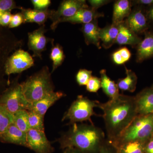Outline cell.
Segmentation results:
<instances>
[{
  "instance_id": "ac0fdd59",
  "label": "cell",
  "mask_w": 153,
  "mask_h": 153,
  "mask_svg": "<svg viewBox=\"0 0 153 153\" xmlns=\"http://www.w3.org/2000/svg\"><path fill=\"white\" fill-rule=\"evenodd\" d=\"M100 29L97 19L90 23L82 25L81 30L84 35L85 44L87 45L93 44L98 49L101 48L99 37Z\"/></svg>"
},
{
  "instance_id": "60d3db41",
  "label": "cell",
  "mask_w": 153,
  "mask_h": 153,
  "mask_svg": "<svg viewBox=\"0 0 153 153\" xmlns=\"http://www.w3.org/2000/svg\"><path fill=\"white\" fill-rule=\"evenodd\" d=\"M144 152L145 153H153V138L145 144Z\"/></svg>"
},
{
  "instance_id": "b9f144b4",
  "label": "cell",
  "mask_w": 153,
  "mask_h": 153,
  "mask_svg": "<svg viewBox=\"0 0 153 153\" xmlns=\"http://www.w3.org/2000/svg\"><path fill=\"white\" fill-rule=\"evenodd\" d=\"M63 150V153H84L77 149L73 148H67Z\"/></svg>"
},
{
  "instance_id": "5bb4252c",
  "label": "cell",
  "mask_w": 153,
  "mask_h": 153,
  "mask_svg": "<svg viewBox=\"0 0 153 153\" xmlns=\"http://www.w3.org/2000/svg\"><path fill=\"white\" fill-rule=\"evenodd\" d=\"M0 140L3 142L14 144L28 148L27 133L19 129L13 123L0 135Z\"/></svg>"
},
{
  "instance_id": "44dd1931",
  "label": "cell",
  "mask_w": 153,
  "mask_h": 153,
  "mask_svg": "<svg viewBox=\"0 0 153 153\" xmlns=\"http://www.w3.org/2000/svg\"><path fill=\"white\" fill-rule=\"evenodd\" d=\"M119 25L113 24L105 27L100 28L99 37L105 49L110 48L116 43L119 30Z\"/></svg>"
},
{
  "instance_id": "f35d334b",
  "label": "cell",
  "mask_w": 153,
  "mask_h": 153,
  "mask_svg": "<svg viewBox=\"0 0 153 153\" xmlns=\"http://www.w3.org/2000/svg\"><path fill=\"white\" fill-rule=\"evenodd\" d=\"M133 3L135 5L137 6H148V7L153 5V0H137L133 1Z\"/></svg>"
},
{
  "instance_id": "30bf717a",
  "label": "cell",
  "mask_w": 153,
  "mask_h": 153,
  "mask_svg": "<svg viewBox=\"0 0 153 153\" xmlns=\"http://www.w3.org/2000/svg\"><path fill=\"white\" fill-rule=\"evenodd\" d=\"M29 149L36 153H52L55 149L48 140L44 131L30 129L27 132Z\"/></svg>"
},
{
  "instance_id": "277c9868",
  "label": "cell",
  "mask_w": 153,
  "mask_h": 153,
  "mask_svg": "<svg viewBox=\"0 0 153 153\" xmlns=\"http://www.w3.org/2000/svg\"><path fill=\"white\" fill-rule=\"evenodd\" d=\"M21 84L23 94L30 104L53 92L55 88L48 66H44Z\"/></svg>"
},
{
  "instance_id": "74e56055",
  "label": "cell",
  "mask_w": 153,
  "mask_h": 153,
  "mask_svg": "<svg viewBox=\"0 0 153 153\" xmlns=\"http://www.w3.org/2000/svg\"><path fill=\"white\" fill-rule=\"evenodd\" d=\"M112 57L113 60L116 64L121 65L125 63L121 55L118 50L113 53Z\"/></svg>"
},
{
  "instance_id": "8992f818",
  "label": "cell",
  "mask_w": 153,
  "mask_h": 153,
  "mask_svg": "<svg viewBox=\"0 0 153 153\" xmlns=\"http://www.w3.org/2000/svg\"><path fill=\"white\" fill-rule=\"evenodd\" d=\"M30 105L23 94L21 84L18 82L6 91L0 98V105L13 115L22 110H28Z\"/></svg>"
},
{
  "instance_id": "7c38bea8",
  "label": "cell",
  "mask_w": 153,
  "mask_h": 153,
  "mask_svg": "<svg viewBox=\"0 0 153 153\" xmlns=\"http://www.w3.org/2000/svg\"><path fill=\"white\" fill-rule=\"evenodd\" d=\"M134 99L138 115L153 114V90L151 88H145Z\"/></svg>"
},
{
  "instance_id": "ba28073f",
  "label": "cell",
  "mask_w": 153,
  "mask_h": 153,
  "mask_svg": "<svg viewBox=\"0 0 153 153\" xmlns=\"http://www.w3.org/2000/svg\"><path fill=\"white\" fill-rule=\"evenodd\" d=\"M34 65L33 57L27 52L20 49L8 57L5 64V73L11 74L22 73Z\"/></svg>"
},
{
  "instance_id": "cb8c5ba5",
  "label": "cell",
  "mask_w": 153,
  "mask_h": 153,
  "mask_svg": "<svg viewBox=\"0 0 153 153\" xmlns=\"http://www.w3.org/2000/svg\"><path fill=\"white\" fill-rule=\"evenodd\" d=\"M54 40L51 41L52 47L51 48L50 58L53 62L52 69L51 73H53L59 66L62 65L65 58V55L63 52V48L60 44H54Z\"/></svg>"
},
{
  "instance_id": "6da1fadb",
  "label": "cell",
  "mask_w": 153,
  "mask_h": 153,
  "mask_svg": "<svg viewBox=\"0 0 153 153\" xmlns=\"http://www.w3.org/2000/svg\"><path fill=\"white\" fill-rule=\"evenodd\" d=\"M103 112L107 138L112 142L125 130L137 116L134 97L120 94L105 103H99Z\"/></svg>"
},
{
  "instance_id": "d6986e66",
  "label": "cell",
  "mask_w": 153,
  "mask_h": 153,
  "mask_svg": "<svg viewBox=\"0 0 153 153\" xmlns=\"http://www.w3.org/2000/svg\"><path fill=\"white\" fill-rule=\"evenodd\" d=\"M132 2L128 0H119L115 2L113 13L112 23L119 25L131 13Z\"/></svg>"
},
{
  "instance_id": "ffe728a7",
  "label": "cell",
  "mask_w": 153,
  "mask_h": 153,
  "mask_svg": "<svg viewBox=\"0 0 153 153\" xmlns=\"http://www.w3.org/2000/svg\"><path fill=\"white\" fill-rule=\"evenodd\" d=\"M21 12L24 19V23H35L40 26L44 25V23L49 19L51 10L39 11L35 9H25L21 8Z\"/></svg>"
},
{
  "instance_id": "484cf974",
  "label": "cell",
  "mask_w": 153,
  "mask_h": 153,
  "mask_svg": "<svg viewBox=\"0 0 153 153\" xmlns=\"http://www.w3.org/2000/svg\"><path fill=\"white\" fill-rule=\"evenodd\" d=\"M13 123L22 131L27 133L30 130L29 114L27 110L17 111L13 115Z\"/></svg>"
},
{
  "instance_id": "e575fe53",
  "label": "cell",
  "mask_w": 153,
  "mask_h": 153,
  "mask_svg": "<svg viewBox=\"0 0 153 153\" xmlns=\"http://www.w3.org/2000/svg\"><path fill=\"white\" fill-rule=\"evenodd\" d=\"M12 16L13 15L10 12L0 13V25L2 26H9Z\"/></svg>"
},
{
  "instance_id": "836d02e7",
  "label": "cell",
  "mask_w": 153,
  "mask_h": 153,
  "mask_svg": "<svg viewBox=\"0 0 153 153\" xmlns=\"http://www.w3.org/2000/svg\"><path fill=\"white\" fill-rule=\"evenodd\" d=\"M99 153H117V152L114 146L106 139L101 147Z\"/></svg>"
},
{
  "instance_id": "4fadbf2b",
  "label": "cell",
  "mask_w": 153,
  "mask_h": 153,
  "mask_svg": "<svg viewBox=\"0 0 153 153\" xmlns=\"http://www.w3.org/2000/svg\"><path fill=\"white\" fill-rule=\"evenodd\" d=\"M64 96L65 94L60 91H53L48 94L40 100L30 104L28 111H32L44 117L49 108Z\"/></svg>"
},
{
  "instance_id": "3957f363",
  "label": "cell",
  "mask_w": 153,
  "mask_h": 153,
  "mask_svg": "<svg viewBox=\"0 0 153 153\" xmlns=\"http://www.w3.org/2000/svg\"><path fill=\"white\" fill-rule=\"evenodd\" d=\"M153 137V114L138 115L116 139L110 142L115 147L129 142L138 141L145 144Z\"/></svg>"
},
{
  "instance_id": "f546056e",
  "label": "cell",
  "mask_w": 153,
  "mask_h": 153,
  "mask_svg": "<svg viewBox=\"0 0 153 153\" xmlns=\"http://www.w3.org/2000/svg\"><path fill=\"white\" fill-rule=\"evenodd\" d=\"M86 85V89L91 92H97L101 87V79L96 76H91Z\"/></svg>"
},
{
  "instance_id": "4dcf8cb0",
  "label": "cell",
  "mask_w": 153,
  "mask_h": 153,
  "mask_svg": "<svg viewBox=\"0 0 153 153\" xmlns=\"http://www.w3.org/2000/svg\"><path fill=\"white\" fill-rule=\"evenodd\" d=\"M21 7H17L16 3L12 0H0V13L5 12H10L13 9Z\"/></svg>"
},
{
  "instance_id": "d590c367",
  "label": "cell",
  "mask_w": 153,
  "mask_h": 153,
  "mask_svg": "<svg viewBox=\"0 0 153 153\" xmlns=\"http://www.w3.org/2000/svg\"><path fill=\"white\" fill-rule=\"evenodd\" d=\"M88 1L91 8L97 10L98 8L108 4L111 1L107 0H90Z\"/></svg>"
},
{
  "instance_id": "d4e9b609",
  "label": "cell",
  "mask_w": 153,
  "mask_h": 153,
  "mask_svg": "<svg viewBox=\"0 0 153 153\" xmlns=\"http://www.w3.org/2000/svg\"><path fill=\"white\" fill-rule=\"evenodd\" d=\"M145 144L138 141L129 142L115 147L117 153H144Z\"/></svg>"
},
{
  "instance_id": "603a6c76",
  "label": "cell",
  "mask_w": 153,
  "mask_h": 153,
  "mask_svg": "<svg viewBox=\"0 0 153 153\" xmlns=\"http://www.w3.org/2000/svg\"><path fill=\"white\" fill-rule=\"evenodd\" d=\"M126 76L123 79H119L117 85L119 89L122 91L133 92L136 90L137 81L136 74L130 69L125 67Z\"/></svg>"
},
{
  "instance_id": "7a4b0ae2",
  "label": "cell",
  "mask_w": 153,
  "mask_h": 153,
  "mask_svg": "<svg viewBox=\"0 0 153 153\" xmlns=\"http://www.w3.org/2000/svg\"><path fill=\"white\" fill-rule=\"evenodd\" d=\"M71 125L68 131L57 140L60 148L64 150L73 148L84 153H99L106 140L103 131L93 124Z\"/></svg>"
},
{
  "instance_id": "83f0119b",
  "label": "cell",
  "mask_w": 153,
  "mask_h": 153,
  "mask_svg": "<svg viewBox=\"0 0 153 153\" xmlns=\"http://www.w3.org/2000/svg\"><path fill=\"white\" fill-rule=\"evenodd\" d=\"M13 123V116L6 108L0 105V135Z\"/></svg>"
},
{
  "instance_id": "52a82bcc",
  "label": "cell",
  "mask_w": 153,
  "mask_h": 153,
  "mask_svg": "<svg viewBox=\"0 0 153 153\" xmlns=\"http://www.w3.org/2000/svg\"><path fill=\"white\" fill-rule=\"evenodd\" d=\"M84 0H65L60 4L57 10H51L49 19L52 21L50 27L55 31L63 20L74 16L79 10L88 7Z\"/></svg>"
},
{
  "instance_id": "e0dca14e",
  "label": "cell",
  "mask_w": 153,
  "mask_h": 153,
  "mask_svg": "<svg viewBox=\"0 0 153 153\" xmlns=\"http://www.w3.org/2000/svg\"><path fill=\"white\" fill-rule=\"evenodd\" d=\"M119 30L116 43L119 45H129L137 46L142 39L134 33L126 25L124 21L119 25Z\"/></svg>"
},
{
  "instance_id": "2e32d148",
  "label": "cell",
  "mask_w": 153,
  "mask_h": 153,
  "mask_svg": "<svg viewBox=\"0 0 153 153\" xmlns=\"http://www.w3.org/2000/svg\"><path fill=\"white\" fill-rule=\"evenodd\" d=\"M104 16L102 13H99L91 7L85 8L78 11L73 16L63 20L62 22H69L73 24H88L99 18Z\"/></svg>"
},
{
  "instance_id": "d6a6232c",
  "label": "cell",
  "mask_w": 153,
  "mask_h": 153,
  "mask_svg": "<svg viewBox=\"0 0 153 153\" xmlns=\"http://www.w3.org/2000/svg\"><path fill=\"white\" fill-rule=\"evenodd\" d=\"M24 23V19L22 13H19L12 16L9 25V27H16Z\"/></svg>"
},
{
  "instance_id": "5b68a950",
  "label": "cell",
  "mask_w": 153,
  "mask_h": 153,
  "mask_svg": "<svg viewBox=\"0 0 153 153\" xmlns=\"http://www.w3.org/2000/svg\"><path fill=\"white\" fill-rule=\"evenodd\" d=\"M99 103V102L91 100L83 96H78L65 113L62 121L68 120L70 123L73 124L88 120L93 124L91 118L92 116L96 115L94 108L98 107Z\"/></svg>"
},
{
  "instance_id": "7402d4cb",
  "label": "cell",
  "mask_w": 153,
  "mask_h": 153,
  "mask_svg": "<svg viewBox=\"0 0 153 153\" xmlns=\"http://www.w3.org/2000/svg\"><path fill=\"white\" fill-rule=\"evenodd\" d=\"M101 76V87L103 91L111 99H114L119 95V88L117 84L111 80L106 74L105 69H102L100 71Z\"/></svg>"
},
{
  "instance_id": "ab89813d",
  "label": "cell",
  "mask_w": 153,
  "mask_h": 153,
  "mask_svg": "<svg viewBox=\"0 0 153 153\" xmlns=\"http://www.w3.org/2000/svg\"><path fill=\"white\" fill-rule=\"evenodd\" d=\"M146 14L150 24H153V5L148 7L146 10Z\"/></svg>"
},
{
  "instance_id": "1f68e13d",
  "label": "cell",
  "mask_w": 153,
  "mask_h": 153,
  "mask_svg": "<svg viewBox=\"0 0 153 153\" xmlns=\"http://www.w3.org/2000/svg\"><path fill=\"white\" fill-rule=\"evenodd\" d=\"M31 2L34 9L39 11L47 10L51 4L50 0H32Z\"/></svg>"
},
{
  "instance_id": "f1b7e54d",
  "label": "cell",
  "mask_w": 153,
  "mask_h": 153,
  "mask_svg": "<svg viewBox=\"0 0 153 153\" xmlns=\"http://www.w3.org/2000/svg\"><path fill=\"white\" fill-rule=\"evenodd\" d=\"M92 71L85 69H81L77 72L76 78V82L79 85H87L92 76Z\"/></svg>"
},
{
  "instance_id": "8fae6325",
  "label": "cell",
  "mask_w": 153,
  "mask_h": 153,
  "mask_svg": "<svg viewBox=\"0 0 153 153\" xmlns=\"http://www.w3.org/2000/svg\"><path fill=\"white\" fill-rule=\"evenodd\" d=\"M47 31L44 25L33 32L28 33V47L29 50L33 52V57L42 59V52L47 49L48 42L52 41L45 36Z\"/></svg>"
},
{
  "instance_id": "4316f807",
  "label": "cell",
  "mask_w": 153,
  "mask_h": 153,
  "mask_svg": "<svg viewBox=\"0 0 153 153\" xmlns=\"http://www.w3.org/2000/svg\"><path fill=\"white\" fill-rule=\"evenodd\" d=\"M29 127L31 129L44 131V117L37 113L28 111Z\"/></svg>"
},
{
  "instance_id": "8d00e7d4",
  "label": "cell",
  "mask_w": 153,
  "mask_h": 153,
  "mask_svg": "<svg viewBox=\"0 0 153 153\" xmlns=\"http://www.w3.org/2000/svg\"><path fill=\"white\" fill-rule=\"evenodd\" d=\"M118 51L121 55L125 63L128 61L131 57V54L130 51L127 47H123L118 49Z\"/></svg>"
},
{
  "instance_id": "9a60e30c",
  "label": "cell",
  "mask_w": 153,
  "mask_h": 153,
  "mask_svg": "<svg viewBox=\"0 0 153 153\" xmlns=\"http://www.w3.org/2000/svg\"><path fill=\"white\" fill-rule=\"evenodd\" d=\"M144 34V38L137 46L136 60L138 63L153 57V31H147Z\"/></svg>"
},
{
  "instance_id": "9c48e42d",
  "label": "cell",
  "mask_w": 153,
  "mask_h": 153,
  "mask_svg": "<svg viewBox=\"0 0 153 153\" xmlns=\"http://www.w3.org/2000/svg\"><path fill=\"white\" fill-rule=\"evenodd\" d=\"M124 22L137 35L145 33L148 31L150 26L146 16V10L140 6H137L132 10L128 17L124 20Z\"/></svg>"
},
{
  "instance_id": "7bdbcfd3",
  "label": "cell",
  "mask_w": 153,
  "mask_h": 153,
  "mask_svg": "<svg viewBox=\"0 0 153 153\" xmlns=\"http://www.w3.org/2000/svg\"><path fill=\"white\" fill-rule=\"evenodd\" d=\"M151 88H152V89L153 90V85H152V87H151Z\"/></svg>"
}]
</instances>
